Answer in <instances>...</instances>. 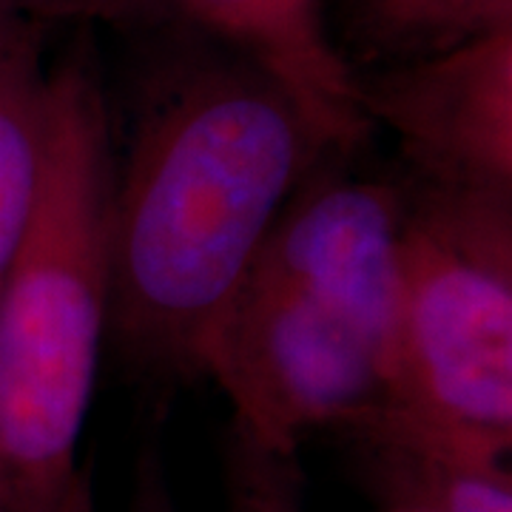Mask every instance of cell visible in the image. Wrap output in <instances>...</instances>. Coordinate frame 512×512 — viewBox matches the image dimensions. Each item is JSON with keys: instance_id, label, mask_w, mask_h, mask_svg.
<instances>
[{"instance_id": "obj_11", "label": "cell", "mask_w": 512, "mask_h": 512, "mask_svg": "<svg viewBox=\"0 0 512 512\" xmlns=\"http://www.w3.org/2000/svg\"><path fill=\"white\" fill-rule=\"evenodd\" d=\"M20 15L52 20H109V23H157L171 15L165 0H6Z\"/></svg>"}, {"instance_id": "obj_8", "label": "cell", "mask_w": 512, "mask_h": 512, "mask_svg": "<svg viewBox=\"0 0 512 512\" xmlns=\"http://www.w3.org/2000/svg\"><path fill=\"white\" fill-rule=\"evenodd\" d=\"M43 35L0 60V285L35 220L46 177L52 66Z\"/></svg>"}, {"instance_id": "obj_14", "label": "cell", "mask_w": 512, "mask_h": 512, "mask_svg": "<svg viewBox=\"0 0 512 512\" xmlns=\"http://www.w3.org/2000/svg\"><path fill=\"white\" fill-rule=\"evenodd\" d=\"M37 512H94V490L89 470L80 467L77 476L69 481V487L57 495L52 504H46L43 510Z\"/></svg>"}, {"instance_id": "obj_7", "label": "cell", "mask_w": 512, "mask_h": 512, "mask_svg": "<svg viewBox=\"0 0 512 512\" xmlns=\"http://www.w3.org/2000/svg\"><path fill=\"white\" fill-rule=\"evenodd\" d=\"M171 15L279 77L348 151L365 143L356 69L330 40L322 0H165Z\"/></svg>"}, {"instance_id": "obj_10", "label": "cell", "mask_w": 512, "mask_h": 512, "mask_svg": "<svg viewBox=\"0 0 512 512\" xmlns=\"http://www.w3.org/2000/svg\"><path fill=\"white\" fill-rule=\"evenodd\" d=\"M228 512H305L296 456L259 444L231 427L228 436Z\"/></svg>"}, {"instance_id": "obj_5", "label": "cell", "mask_w": 512, "mask_h": 512, "mask_svg": "<svg viewBox=\"0 0 512 512\" xmlns=\"http://www.w3.org/2000/svg\"><path fill=\"white\" fill-rule=\"evenodd\" d=\"M356 100L396 137L410 180L512 197V29L356 72Z\"/></svg>"}, {"instance_id": "obj_15", "label": "cell", "mask_w": 512, "mask_h": 512, "mask_svg": "<svg viewBox=\"0 0 512 512\" xmlns=\"http://www.w3.org/2000/svg\"><path fill=\"white\" fill-rule=\"evenodd\" d=\"M0 512H15V504H12V498H9L6 484H3V476H0Z\"/></svg>"}, {"instance_id": "obj_13", "label": "cell", "mask_w": 512, "mask_h": 512, "mask_svg": "<svg viewBox=\"0 0 512 512\" xmlns=\"http://www.w3.org/2000/svg\"><path fill=\"white\" fill-rule=\"evenodd\" d=\"M46 32V23L20 15L15 6H9L6 0H0V60L18 52L20 46H26L32 37Z\"/></svg>"}, {"instance_id": "obj_3", "label": "cell", "mask_w": 512, "mask_h": 512, "mask_svg": "<svg viewBox=\"0 0 512 512\" xmlns=\"http://www.w3.org/2000/svg\"><path fill=\"white\" fill-rule=\"evenodd\" d=\"M387 399L512 447V197L402 180Z\"/></svg>"}, {"instance_id": "obj_12", "label": "cell", "mask_w": 512, "mask_h": 512, "mask_svg": "<svg viewBox=\"0 0 512 512\" xmlns=\"http://www.w3.org/2000/svg\"><path fill=\"white\" fill-rule=\"evenodd\" d=\"M128 512H180L174 495H171V487H168V478H165L163 458L151 447L137 461Z\"/></svg>"}, {"instance_id": "obj_1", "label": "cell", "mask_w": 512, "mask_h": 512, "mask_svg": "<svg viewBox=\"0 0 512 512\" xmlns=\"http://www.w3.org/2000/svg\"><path fill=\"white\" fill-rule=\"evenodd\" d=\"M194 32L151 80L109 205V333L137 365L183 379L202 376L296 188L353 154L279 77Z\"/></svg>"}, {"instance_id": "obj_2", "label": "cell", "mask_w": 512, "mask_h": 512, "mask_svg": "<svg viewBox=\"0 0 512 512\" xmlns=\"http://www.w3.org/2000/svg\"><path fill=\"white\" fill-rule=\"evenodd\" d=\"M109 103L89 46L52 63L49 157L35 220L0 285V476L15 512L52 504L83 467L111 313Z\"/></svg>"}, {"instance_id": "obj_4", "label": "cell", "mask_w": 512, "mask_h": 512, "mask_svg": "<svg viewBox=\"0 0 512 512\" xmlns=\"http://www.w3.org/2000/svg\"><path fill=\"white\" fill-rule=\"evenodd\" d=\"M234 407L231 427L291 453L387 399L390 336L328 293L248 274L205 353Z\"/></svg>"}, {"instance_id": "obj_9", "label": "cell", "mask_w": 512, "mask_h": 512, "mask_svg": "<svg viewBox=\"0 0 512 512\" xmlns=\"http://www.w3.org/2000/svg\"><path fill=\"white\" fill-rule=\"evenodd\" d=\"M356 26L382 63H399L512 29V0H356Z\"/></svg>"}, {"instance_id": "obj_6", "label": "cell", "mask_w": 512, "mask_h": 512, "mask_svg": "<svg viewBox=\"0 0 512 512\" xmlns=\"http://www.w3.org/2000/svg\"><path fill=\"white\" fill-rule=\"evenodd\" d=\"M387 512H512L510 453L384 399L339 430Z\"/></svg>"}]
</instances>
